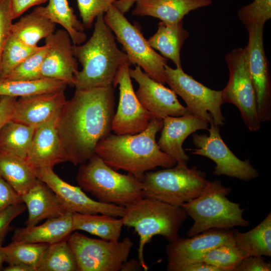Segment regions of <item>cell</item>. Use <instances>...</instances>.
Listing matches in <instances>:
<instances>
[{
	"label": "cell",
	"mask_w": 271,
	"mask_h": 271,
	"mask_svg": "<svg viewBox=\"0 0 271 271\" xmlns=\"http://www.w3.org/2000/svg\"><path fill=\"white\" fill-rule=\"evenodd\" d=\"M47 49L46 45L40 46L37 51L26 59L5 79L34 80L44 78L41 68Z\"/></svg>",
	"instance_id": "obj_37"
},
{
	"label": "cell",
	"mask_w": 271,
	"mask_h": 271,
	"mask_svg": "<svg viewBox=\"0 0 271 271\" xmlns=\"http://www.w3.org/2000/svg\"><path fill=\"white\" fill-rule=\"evenodd\" d=\"M104 19L122 45L130 63L140 67L151 78L165 84V66L168 59L150 46L139 27L132 25L113 5L104 15Z\"/></svg>",
	"instance_id": "obj_8"
},
{
	"label": "cell",
	"mask_w": 271,
	"mask_h": 271,
	"mask_svg": "<svg viewBox=\"0 0 271 271\" xmlns=\"http://www.w3.org/2000/svg\"><path fill=\"white\" fill-rule=\"evenodd\" d=\"M68 85L56 79L43 78L34 80H0V96L24 97L46 92L65 90Z\"/></svg>",
	"instance_id": "obj_31"
},
{
	"label": "cell",
	"mask_w": 271,
	"mask_h": 271,
	"mask_svg": "<svg viewBox=\"0 0 271 271\" xmlns=\"http://www.w3.org/2000/svg\"><path fill=\"white\" fill-rule=\"evenodd\" d=\"M132 14L151 16L167 23L182 21L191 11L210 5L212 0H137Z\"/></svg>",
	"instance_id": "obj_23"
},
{
	"label": "cell",
	"mask_w": 271,
	"mask_h": 271,
	"mask_svg": "<svg viewBox=\"0 0 271 271\" xmlns=\"http://www.w3.org/2000/svg\"><path fill=\"white\" fill-rule=\"evenodd\" d=\"M18 98L3 96L0 100V130L13 118Z\"/></svg>",
	"instance_id": "obj_44"
},
{
	"label": "cell",
	"mask_w": 271,
	"mask_h": 271,
	"mask_svg": "<svg viewBox=\"0 0 271 271\" xmlns=\"http://www.w3.org/2000/svg\"><path fill=\"white\" fill-rule=\"evenodd\" d=\"M116 0H77L82 24L87 29L92 28L94 20L104 14Z\"/></svg>",
	"instance_id": "obj_39"
},
{
	"label": "cell",
	"mask_w": 271,
	"mask_h": 271,
	"mask_svg": "<svg viewBox=\"0 0 271 271\" xmlns=\"http://www.w3.org/2000/svg\"><path fill=\"white\" fill-rule=\"evenodd\" d=\"M21 197L28 211L26 226L37 225L44 219L59 217L69 212L55 193L40 180Z\"/></svg>",
	"instance_id": "obj_22"
},
{
	"label": "cell",
	"mask_w": 271,
	"mask_h": 271,
	"mask_svg": "<svg viewBox=\"0 0 271 271\" xmlns=\"http://www.w3.org/2000/svg\"><path fill=\"white\" fill-rule=\"evenodd\" d=\"M234 239L231 229H211L187 238L179 237L166 247L167 269L176 271L185 264L202 262L211 249Z\"/></svg>",
	"instance_id": "obj_17"
},
{
	"label": "cell",
	"mask_w": 271,
	"mask_h": 271,
	"mask_svg": "<svg viewBox=\"0 0 271 271\" xmlns=\"http://www.w3.org/2000/svg\"><path fill=\"white\" fill-rule=\"evenodd\" d=\"M236 244L248 256H271V213L245 232L232 230Z\"/></svg>",
	"instance_id": "obj_30"
},
{
	"label": "cell",
	"mask_w": 271,
	"mask_h": 271,
	"mask_svg": "<svg viewBox=\"0 0 271 271\" xmlns=\"http://www.w3.org/2000/svg\"><path fill=\"white\" fill-rule=\"evenodd\" d=\"M78 271H118L127 260L133 243L128 237L121 241L91 238L72 232L67 239Z\"/></svg>",
	"instance_id": "obj_9"
},
{
	"label": "cell",
	"mask_w": 271,
	"mask_h": 271,
	"mask_svg": "<svg viewBox=\"0 0 271 271\" xmlns=\"http://www.w3.org/2000/svg\"><path fill=\"white\" fill-rule=\"evenodd\" d=\"M163 124V120L153 118L148 127L141 132L110 133L98 143L95 154L114 170H124L142 181L148 171L177 164L173 158L160 150L156 142V134Z\"/></svg>",
	"instance_id": "obj_2"
},
{
	"label": "cell",
	"mask_w": 271,
	"mask_h": 271,
	"mask_svg": "<svg viewBox=\"0 0 271 271\" xmlns=\"http://www.w3.org/2000/svg\"><path fill=\"white\" fill-rule=\"evenodd\" d=\"M4 271H37L36 268L24 264H13L3 268Z\"/></svg>",
	"instance_id": "obj_49"
},
{
	"label": "cell",
	"mask_w": 271,
	"mask_h": 271,
	"mask_svg": "<svg viewBox=\"0 0 271 271\" xmlns=\"http://www.w3.org/2000/svg\"><path fill=\"white\" fill-rule=\"evenodd\" d=\"M48 245L46 243L12 241L8 245L4 246L5 262L8 264H24L37 269Z\"/></svg>",
	"instance_id": "obj_34"
},
{
	"label": "cell",
	"mask_w": 271,
	"mask_h": 271,
	"mask_svg": "<svg viewBox=\"0 0 271 271\" xmlns=\"http://www.w3.org/2000/svg\"><path fill=\"white\" fill-rule=\"evenodd\" d=\"M27 209L22 202L12 205L0 212V236L6 235L11 229V223Z\"/></svg>",
	"instance_id": "obj_41"
},
{
	"label": "cell",
	"mask_w": 271,
	"mask_h": 271,
	"mask_svg": "<svg viewBox=\"0 0 271 271\" xmlns=\"http://www.w3.org/2000/svg\"><path fill=\"white\" fill-rule=\"evenodd\" d=\"M246 253L236 244L233 239L209 250L202 262L212 265L219 271H234L245 257Z\"/></svg>",
	"instance_id": "obj_35"
},
{
	"label": "cell",
	"mask_w": 271,
	"mask_h": 271,
	"mask_svg": "<svg viewBox=\"0 0 271 271\" xmlns=\"http://www.w3.org/2000/svg\"><path fill=\"white\" fill-rule=\"evenodd\" d=\"M76 179L83 191L101 203L126 207L143 198L142 181L117 172L96 154L80 165Z\"/></svg>",
	"instance_id": "obj_6"
},
{
	"label": "cell",
	"mask_w": 271,
	"mask_h": 271,
	"mask_svg": "<svg viewBox=\"0 0 271 271\" xmlns=\"http://www.w3.org/2000/svg\"><path fill=\"white\" fill-rule=\"evenodd\" d=\"M129 62L124 63L118 70L113 87L118 86L119 102L113 116L111 129L116 134H134L143 131L153 118L139 100L129 75Z\"/></svg>",
	"instance_id": "obj_14"
},
{
	"label": "cell",
	"mask_w": 271,
	"mask_h": 271,
	"mask_svg": "<svg viewBox=\"0 0 271 271\" xmlns=\"http://www.w3.org/2000/svg\"><path fill=\"white\" fill-rule=\"evenodd\" d=\"M48 1L46 7H37L39 12L53 23L63 27L69 35L73 45H81L85 42L87 39L84 32L85 28L82 23L78 20L68 1Z\"/></svg>",
	"instance_id": "obj_27"
},
{
	"label": "cell",
	"mask_w": 271,
	"mask_h": 271,
	"mask_svg": "<svg viewBox=\"0 0 271 271\" xmlns=\"http://www.w3.org/2000/svg\"><path fill=\"white\" fill-rule=\"evenodd\" d=\"M137 0H116L113 5L123 14L128 12Z\"/></svg>",
	"instance_id": "obj_48"
},
{
	"label": "cell",
	"mask_w": 271,
	"mask_h": 271,
	"mask_svg": "<svg viewBox=\"0 0 271 271\" xmlns=\"http://www.w3.org/2000/svg\"><path fill=\"white\" fill-rule=\"evenodd\" d=\"M115 105L113 86L76 89L66 100L57 130L67 161L80 165L95 154L98 143L111 133Z\"/></svg>",
	"instance_id": "obj_1"
},
{
	"label": "cell",
	"mask_w": 271,
	"mask_h": 271,
	"mask_svg": "<svg viewBox=\"0 0 271 271\" xmlns=\"http://www.w3.org/2000/svg\"><path fill=\"white\" fill-rule=\"evenodd\" d=\"M6 235L0 236V270L3 269V264L5 262V254L4 251V246H3V242Z\"/></svg>",
	"instance_id": "obj_50"
},
{
	"label": "cell",
	"mask_w": 271,
	"mask_h": 271,
	"mask_svg": "<svg viewBox=\"0 0 271 271\" xmlns=\"http://www.w3.org/2000/svg\"><path fill=\"white\" fill-rule=\"evenodd\" d=\"M129 75L139 85L136 94L143 106L153 118L163 120L167 116H180L191 114L177 99L171 89L149 77L141 68L135 66Z\"/></svg>",
	"instance_id": "obj_16"
},
{
	"label": "cell",
	"mask_w": 271,
	"mask_h": 271,
	"mask_svg": "<svg viewBox=\"0 0 271 271\" xmlns=\"http://www.w3.org/2000/svg\"><path fill=\"white\" fill-rule=\"evenodd\" d=\"M48 0H10L13 19L19 18L31 7L41 5Z\"/></svg>",
	"instance_id": "obj_45"
},
{
	"label": "cell",
	"mask_w": 271,
	"mask_h": 271,
	"mask_svg": "<svg viewBox=\"0 0 271 271\" xmlns=\"http://www.w3.org/2000/svg\"><path fill=\"white\" fill-rule=\"evenodd\" d=\"M73 213L46 219L41 225L16 228L12 241L53 244L67 239L73 230Z\"/></svg>",
	"instance_id": "obj_24"
},
{
	"label": "cell",
	"mask_w": 271,
	"mask_h": 271,
	"mask_svg": "<svg viewBox=\"0 0 271 271\" xmlns=\"http://www.w3.org/2000/svg\"><path fill=\"white\" fill-rule=\"evenodd\" d=\"M36 128L12 120L0 130V150L26 158Z\"/></svg>",
	"instance_id": "obj_32"
},
{
	"label": "cell",
	"mask_w": 271,
	"mask_h": 271,
	"mask_svg": "<svg viewBox=\"0 0 271 271\" xmlns=\"http://www.w3.org/2000/svg\"><path fill=\"white\" fill-rule=\"evenodd\" d=\"M22 202L21 196L0 176V212L12 205Z\"/></svg>",
	"instance_id": "obj_42"
},
{
	"label": "cell",
	"mask_w": 271,
	"mask_h": 271,
	"mask_svg": "<svg viewBox=\"0 0 271 271\" xmlns=\"http://www.w3.org/2000/svg\"><path fill=\"white\" fill-rule=\"evenodd\" d=\"M0 176L21 196L39 181L35 171L25 159L0 150Z\"/></svg>",
	"instance_id": "obj_26"
},
{
	"label": "cell",
	"mask_w": 271,
	"mask_h": 271,
	"mask_svg": "<svg viewBox=\"0 0 271 271\" xmlns=\"http://www.w3.org/2000/svg\"><path fill=\"white\" fill-rule=\"evenodd\" d=\"M248 32L247 46L243 48L248 71L254 87L256 106L261 122L271 120V80L269 66L263 44L264 26L252 25Z\"/></svg>",
	"instance_id": "obj_13"
},
{
	"label": "cell",
	"mask_w": 271,
	"mask_h": 271,
	"mask_svg": "<svg viewBox=\"0 0 271 271\" xmlns=\"http://www.w3.org/2000/svg\"><path fill=\"white\" fill-rule=\"evenodd\" d=\"M239 20L246 27L252 25L264 26L271 19V0H254L242 6L237 12Z\"/></svg>",
	"instance_id": "obj_38"
},
{
	"label": "cell",
	"mask_w": 271,
	"mask_h": 271,
	"mask_svg": "<svg viewBox=\"0 0 271 271\" xmlns=\"http://www.w3.org/2000/svg\"><path fill=\"white\" fill-rule=\"evenodd\" d=\"M66 100L64 90L20 97L12 120L37 128L58 117Z\"/></svg>",
	"instance_id": "obj_19"
},
{
	"label": "cell",
	"mask_w": 271,
	"mask_h": 271,
	"mask_svg": "<svg viewBox=\"0 0 271 271\" xmlns=\"http://www.w3.org/2000/svg\"><path fill=\"white\" fill-rule=\"evenodd\" d=\"M183 21L177 23L161 22L156 33L148 40L150 46L163 57L170 59L177 68H182L180 52L189 33L183 28Z\"/></svg>",
	"instance_id": "obj_25"
},
{
	"label": "cell",
	"mask_w": 271,
	"mask_h": 271,
	"mask_svg": "<svg viewBox=\"0 0 271 271\" xmlns=\"http://www.w3.org/2000/svg\"><path fill=\"white\" fill-rule=\"evenodd\" d=\"M56 26L55 23L42 15L36 7L31 13L13 23L11 33L25 44L36 47L41 39L56 31Z\"/></svg>",
	"instance_id": "obj_28"
},
{
	"label": "cell",
	"mask_w": 271,
	"mask_h": 271,
	"mask_svg": "<svg viewBox=\"0 0 271 271\" xmlns=\"http://www.w3.org/2000/svg\"><path fill=\"white\" fill-rule=\"evenodd\" d=\"M230 191V188L219 180L209 181L199 196L181 206L194 220L187 232L188 237L211 229H230L249 225L243 217L244 209L228 199Z\"/></svg>",
	"instance_id": "obj_5"
},
{
	"label": "cell",
	"mask_w": 271,
	"mask_h": 271,
	"mask_svg": "<svg viewBox=\"0 0 271 271\" xmlns=\"http://www.w3.org/2000/svg\"><path fill=\"white\" fill-rule=\"evenodd\" d=\"M143 269L139 260L131 259L126 260L121 265V271L140 270Z\"/></svg>",
	"instance_id": "obj_47"
},
{
	"label": "cell",
	"mask_w": 271,
	"mask_h": 271,
	"mask_svg": "<svg viewBox=\"0 0 271 271\" xmlns=\"http://www.w3.org/2000/svg\"><path fill=\"white\" fill-rule=\"evenodd\" d=\"M229 72L227 85L222 90L223 104H233L239 110L246 126L257 131L261 122L259 117L254 87L248 71L244 49L235 48L225 56Z\"/></svg>",
	"instance_id": "obj_11"
},
{
	"label": "cell",
	"mask_w": 271,
	"mask_h": 271,
	"mask_svg": "<svg viewBox=\"0 0 271 271\" xmlns=\"http://www.w3.org/2000/svg\"><path fill=\"white\" fill-rule=\"evenodd\" d=\"M39 180L48 186L59 197L69 212L81 214H100L122 217L125 207L106 204L88 197L80 187L72 185L60 178L53 168L35 170Z\"/></svg>",
	"instance_id": "obj_15"
},
{
	"label": "cell",
	"mask_w": 271,
	"mask_h": 271,
	"mask_svg": "<svg viewBox=\"0 0 271 271\" xmlns=\"http://www.w3.org/2000/svg\"><path fill=\"white\" fill-rule=\"evenodd\" d=\"M40 46L32 47L20 41L11 33L5 43L2 56L1 79L6 78Z\"/></svg>",
	"instance_id": "obj_36"
},
{
	"label": "cell",
	"mask_w": 271,
	"mask_h": 271,
	"mask_svg": "<svg viewBox=\"0 0 271 271\" xmlns=\"http://www.w3.org/2000/svg\"><path fill=\"white\" fill-rule=\"evenodd\" d=\"M161 136L157 142L160 150L177 162L187 165L189 157L183 144L190 135L201 129H208V123L191 114L180 116H167L163 119Z\"/></svg>",
	"instance_id": "obj_20"
},
{
	"label": "cell",
	"mask_w": 271,
	"mask_h": 271,
	"mask_svg": "<svg viewBox=\"0 0 271 271\" xmlns=\"http://www.w3.org/2000/svg\"><path fill=\"white\" fill-rule=\"evenodd\" d=\"M13 20L10 0H0V80L2 53L11 33Z\"/></svg>",
	"instance_id": "obj_40"
},
{
	"label": "cell",
	"mask_w": 271,
	"mask_h": 271,
	"mask_svg": "<svg viewBox=\"0 0 271 271\" xmlns=\"http://www.w3.org/2000/svg\"><path fill=\"white\" fill-rule=\"evenodd\" d=\"M209 134L194 133L192 143L195 149H189L191 154L207 157L216 164L213 173L242 181H249L257 178L258 173L248 160H241L236 156L224 142L219 126L210 123Z\"/></svg>",
	"instance_id": "obj_12"
},
{
	"label": "cell",
	"mask_w": 271,
	"mask_h": 271,
	"mask_svg": "<svg viewBox=\"0 0 271 271\" xmlns=\"http://www.w3.org/2000/svg\"><path fill=\"white\" fill-rule=\"evenodd\" d=\"M73 51L82 67L74 76L76 89L113 86L120 67L129 62L126 54L117 47L104 14L96 17L89 39L83 45H73Z\"/></svg>",
	"instance_id": "obj_3"
},
{
	"label": "cell",
	"mask_w": 271,
	"mask_h": 271,
	"mask_svg": "<svg viewBox=\"0 0 271 271\" xmlns=\"http://www.w3.org/2000/svg\"><path fill=\"white\" fill-rule=\"evenodd\" d=\"M58 117L36 128L26 158L34 170L53 168L55 166L67 161L57 130Z\"/></svg>",
	"instance_id": "obj_21"
},
{
	"label": "cell",
	"mask_w": 271,
	"mask_h": 271,
	"mask_svg": "<svg viewBox=\"0 0 271 271\" xmlns=\"http://www.w3.org/2000/svg\"><path fill=\"white\" fill-rule=\"evenodd\" d=\"M271 264L262 256H249L244 258L234 271H270Z\"/></svg>",
	"instance_id": "obj_43"
},
{
	"label": "cell",
	"mask_w": 271,
	"mask_h": 271,
	"mask_svg": "<svg viewBox=\"0 0 271 271\" xmlns=\"http://www.w3.org/2000/svg\"><path fill=\"white\" fill-rule=\"evenodd\" d=\"M166 83L186 104L191 114L208 123L218 125L225 123L221 110L223 104L222 90L210 89L186 74L182 68L165 66Z\"/></svg>",
	"instance_id": "obj_10"
},
{
	"label": "cell",
	"mask_w": 271,
	"mask_h": 271,
	"mask_svg": "<svg viewBox=\"0 0 271 271\" xmlns=\"http://www.w3.org/2000/svg\"><path fill=\"white\" fill-rule=\"evenodd\" d=\"M101 214L73 213V230H82L106 240H118L123 221L121 218Z\"/></svg>",
	"instance_id": "obj_29"
},
{
	"label": "cell",
	"mask_w": 271,
	"mask_h": 271,
	"mask_svg": "<svg viewBox=\"0 0 271 271\" xmlns=\"http://www.w3.org/2000/svg\"><path fill=\"white\" fill-rule=\"evenodd\" d=\"M125 208L121 217L123 225L133 228L139 236L138 260L143 269L147 271L149 267L144 258L146 244L158 235L169 242L177 239L180 228L188 215L182 206L145 197Z\"/></svg>",
	"instance_id": "obj_4"
},
{
	"label": "cell",
	"mask_w": 271,
	"mask_h": 271,
	"mask_svg": "<svg viewBox=\"0 0 271 271\" xmlns=\"http://www.w3.org/2000/svg\"><path fill=\"white\" fill-rule=\"evenodd\" d=\"M1 98H2V96H0V100H1Z\"/></svg>",
	"instance_id": "obj_51"
},
{
	"label": "cell",
	"mask_w": 271,
	"mask_h": 271,
	"mask_svg": "<svg viewBox=\"0 0 271 271\" xmlns=\"http://www.w3.org/2000/svg\"><path fill=\"white\" fill-rule=\"evenodd\" d=\"M45 45L48 49L42 65L43 77L74 86V76L78 71V63L68 33L64 29H59L45 38Z\"/></svg>",
	"instance_id": "obj_18"
},
{
	"label": "cell",
	"mask_w": 271,
	"mask_h": 271,
	"mask_svg": "<svg viewBox=\"0 0 271 271\" xmlns=\"http://www.w3.org/2000/svg\"><path fill=\"white\" fill-rule=\"evenodd\" d=\"M209 180L196 167L175 166L146 173L142 181L143 197L181 206L200 195Z\"/></svg>",
	"instance_id": "obj_7"
},
{
	"label": "cell",
	"mask_w": 271,
	"mask_h": 271,
	"mask_svg": "<svg viewBox=\"0 0 271 271\" xmlns=\"http://www.w3.org/2000/svg\"><path fill=\"white\" fill-rule=\"evenodd\" d=\"M37 271H78L75 255L67 239L49 244Z\"/></svg>",
	"instance_id": "obj_33"
},
{
	"label": "cell",
	"mask_w": 271,
	"mask_h": 271,
	"mask_svg": "<svg viewBox=\"0 0 271 271\" xmlns=\"http://www.w3.org/2000/svg\"><path fill=\"white\" fill-rule=\"evenodd\" d=\"M176 271H219L216 267L204 262H195L183 264Z\"/></svg>",
	"instance_id": "obj_46"
}]
</instances>
